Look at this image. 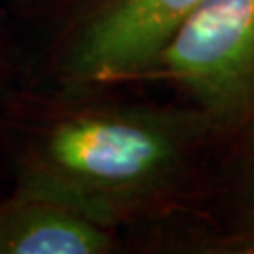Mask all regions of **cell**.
<instances>
[{
  "mask_svg": "<svg viewBox=\"0 0 254 254\" xmlns=\"http://www.w3.org/2000/svg\"><path fill=\"white\" fill-rule=\"evenodd\" d=\"M187 130L160 115L81 111L57 123L44 145L42 192L106 226L179 172Z\"/></svg>",
  "mask_w": 254,
  "mask_h": 254,
  "instance_id": "6da1fadb",
  "label": "cell"
},
{
  "mask_svg": "<svg viewBox=\"0 0 254 254\" xmlns=\"http://www.w3.org/2000/svg\"><path fill=\"white\" fill-rule=\"evenodd\" d=\"M185 87L218 117L254 98V0H203L164 44L145 73Z\"/></svg>",
  "mask_w": 254,
  "mask_h": 254,
  "instance_id": "7a4b0ae2",
  "label": "cell"
},
{
  "mask_svg": "<svg viewBox=\"0 0 254 254\" xmlns=\"http://www.w3.org/2000/svg\"><path fill=\"white\" fill-rule=\"evenodd\" d=\"M203 0H100L73 42L70 68L83 83L139 77Z\"/></svg>",
  "mask_w": 254,
  "mask_h": 254,
  "instance_id": "3957f363",
  "label": "cell"
},
{
  "mask_svg": "<svg viewBox=\"0 0 254 254\" xmlns=\"http://www.w3.org/2000/svg\"><path fill=\"white\" fill-rule=\"evenodd\" d=\"M109 247L104 222L44 192L0 217V253L98 254Z\"/></svg>",
  "mask_w": 254,
  "mask_h": 254,
  "instance_id": "277c9868",
  "label": "cell"
},
{
  "mask_svg": "<svg viewBox=\"0 0 254 254\" xmlns=\"http://www.w3.org/2000/svg\"><path fill=\"white\" fill-rule=\"evenodd\" d=\"M253 201H254V192H253ZM253 209H254V203H253Z\"/></svg>",
  "mask_w": 254,
  "mask_h": 254,
  "instance_id": "5b68a950",
  "label": "cell"
}]
</instances>
